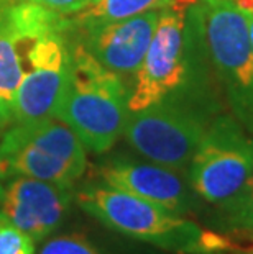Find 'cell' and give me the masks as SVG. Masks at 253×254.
I'll use <instances>...</instances> for the list:
<instances>
[{
	"label": "cell",
	"instance_id": "cell-1",
	"mask_svg": "<svg viewBox=\"0 0 253 254\" xmlns=\"http://www.w3.org/2000/svg\"><path fill=\"white\" fill-rule=\"evenodd\" d=\"M76 202L107 228L168 253L211 254L229 248L227 240L217 231L204 230L184 215L105 184L81 189Z\"/></svg>",
	"mask_w": 253,
	"mask_h": 254
},
{
	"label": "cell",
	"instance_id": "cell-2",
	"mask_svg": "<svg viewBox=\"0 0 253 254\" xmlns=\"http://www.w3.org/2000/svg\"><path fill=\"white\" fill-rule=\"evenodd\" d=\"M55 117L78 134L85 149L95 154L112 149L125 129V80L102 67L81 41L69 40V72Z\"/></svg>",
	"mask_w": 253,
	"mask_h": 254
},
{
	"label": "cell",
	"instance_id": "cell-3",
	"mask_svg": "<svg viewBox=\"0 0 253 254\" xmlns=\"http://www.w3.org/2000/svg\"><path fill=\"white\" fill-rule=\"evenodd\" d=\"M222 99L171 94L143 110L128 112L123 136L145 159L186 174Z\"/></svg>",
	"mask_w": 253,
	"mask_h": 254
},
{
	"label": "cell",
	"instance_id": "cell-4",
	"mask_svg": "<svg viewBox=\"0 0 253 254\" xmlns=\"http://www.w3.org/2000/svg\"><path fill=\"white\" fill-rule=\"evenodd\" d=\"M87 169V149L56 117L13 123L0 136V181L13 176L74 187Z\"/></svg>",
	"mask_w": 253,
	"mask_h": 254
},
{
	"label": "cell",
	"instance_id": "cell-5",
	"mask_svg": "<svg viewBox=\"0 0 253 254\" xmlns=\"http://www.w3.org/2000/svg\"><path fill=\"white\" fill-rule=\"evenodd\" d=\"M209 56L229 113L253 134V46L234 0H199Z\"/></svg>",
	"mask_w": 253,
	"mask_h": 254
},
{
	"label": "cell",
	"instance_id": "cell-6",
	"mask_svg": "<svg viewBox=\"0 0 253 254\" xmlns=\"http://www.w3.org/2000/svg\"><path fill=\"white\" fill-rule=\"evenodd\" d=\"M186 174L199 198L211 205L222 203L253 176V134L229 112L219 113L199 143Z\"/></svg>",
	"mask_w": 253,
	"mask_h": 254
},
{
	"label": "cell",
	"instance_id": "cell-7",
	"mask_svg": "<svg viewBox=\"0 0 253 254\" xmlns=\"http://www.w3.org/2000/svg\"><path fill=\"white\" fill-rule=\"evenodd\" d=\"M68 33L41 38L26 56V72L15 97L12 123L55 117L69 72Z\"/></svg>",
	"mask_w": 253,
	"mask_h": 254
},
{
	"label": "cell",
	"instance_id": "cell-8",
	"mask_svg": "<svg viewBox=\"0 0 253 254\" xmlns=\"http://www.w3.org/2000/svg\"><path fill=\"white\" fill-rule=\"evenodd\" d=\"M74 187L13 176L0 181V215L35 241L50 236L71 210Z\"/></svg>",
	"mask_w": 253,
	"mask_h": 254
},
{
	"label": "cell",
	"instance_id": "cell-9",
	"mask_svg": "<svg viewBox=\"0 0 253 254\" xmlns=\"http://www.w3.org/2000/svg\"><path fill=\"white\" fill-rule=\"evenodd\" d=\"M102 184L130 195L148 200L177 215H186L197 207V193L181 172L152 161L112 158L97 167Z\"/></svg>",
	"mask_w": 253,
	"mask_h": 254
},
{
	"label": "cell",
	"instance_id": "cell-10",
	"mask_svg": "<svg viewBox=\"0 0 253 254\" xmlns=\"http://www.w3.org/2000/svg\"><path fill=\"white\" fill-rule=\"evenodd\" d=\"M163 10L137 15L125 20L85 26L81 43L85 51L107 71L125 80L142 64Z\"/></svg>",
	"mask_w": 253,
	"mask_h": 254
},
{
	"label": "cell",
	"instance_id": "cell-11",
	"mask_svg": "<svg viewBox=\"0 0 253 254\" xmlns=\"http://www.w3.org/2000/svg\"><path fill=\"white\" fill-rule=\"evenodd\" d=\"M7 13L0 20V107L12 122L15 97L26 72V56L41 38L17 28Z\"/></svg>",
	"mask_w": 253,
	"mask_h": 254
},
{
	"label": "cell",
	"instance_id": "cell-12",
	"mask_svg": "<svg viewBox=\"0 0 253 254\" xmlns=\"http://www.w3.org/2000/svg\"><path fill=\"white\" fill-rule=\"evenodd\" d=\"M191 5H194L191 0H97L83 12L76 13L74 25L79 28H85V26L137 17L152 10H187Z\"/></svg>",
	"mask_w": 253,
	"mask_h": 254
},
{
	"label": "cell",
	"instance_id": "cell-13",
	"mask_svg": "<svg viewBox=\"0 0 253 254\" xmlns=\"http://www.w3.org/2000/svg\"><path fill=\"white\" fill-rule=\"evenodd\" d=\"M215 207L212 225L217 233L253 236V176L232 197Z\"/></svg>",
	"mask_w": 253,
	"mask_h": 254
},
{
	"label": "cell",
	"instance_id": "cell-14",
	"mask_svg": "<svg viewBox=\"0 0 253 254\" xmlns=\"http://www.w3.org/2000/svg\"><path fill=\"white\" fill-rule=\"evenodd\" d=\"M38 254H102V251L84 235L66 233L50 238Z\"/></svg>",
	"mask_w": 253,
	"mask_h": 254
},
{
	"label": "cell",
	"instance_id": "cell-15",
	"mask_svg": "<svg viewBox=\"0 0 253 254\" xmlns=\"http://www.w3.org/2000/svg\"><path fill=\"white\" fill-rule=\"evenodd\" d=\"M35 240L0 215V254H35Z\"/></svg>",
	"mask_w": 253,
	"mask_h": 254
},
{
	"label": "cell",
	"instance_id": "cell-16",
	"mask_svg": "<svg viewBox=\"0 0 253 254\" xmlns=\"http://www.w3.org/2000/svg\"><path fill=\"white\" fill-rule=\"evenodd\" d=\"M15 2H33L43 5L46 8L55 10L58 13L69 15V17L83 12V10H85L92 3L90 0H15Z\"/></svg>",
	"mask_w": 253,
	"mask_h": 254
},
{
	"label": "cell",
	"instance_id": "cell-17",
	"mask_svg": "<svg viewBox=\"0 0 253 254\" xmlns=\"http://www.w3.org/2000/svg\"><path fill=\"white\" fill-rule=\"evenodd\" d=\"M242 12H244L245 18H247V23H249L250 41H252V46H253V10H245V8H242Z\"/></svg>",
	"mask_w": 253,
	"mask_h": 254
},
{
	"label": "cell",
	"instance_id": "cell-18",
	"mask_svg": "<svg viewBox=\"0 0 253 254\" xmlns=\"http://www.w3.org/2000/svg\"><path fill=\"white\" fill-rule=\"evenodd\" d=\"M10 123H12V122H10V118L7 117V113H5L2 107H0V136L3 134V129L7 128Z\"/></svg>",
	"mask_w": 253,
	"mask_h": 254
},
{
	"label": "cell",
	"instance_id": "cell-19",
	"mask_svg": "<svg viewBox=\"0 0 253 254\" xmlns=\"http://www.w3.org/2000/svg\"><path fill=\"white\" fill-rule=\"evenodd\" d=\"M15 3V0H0V20L5 17V13L8 12V8Z\"/></svg>",
	"mask_w": 253,
	"mask_h": 254
},
{
	"label": "cell",
	"instance_id": "cell-20",
	"mask_svg": "<svg viewBox=\"0 0 253 254\" xmlns=\"http://www.w3.org/2000/svg\"><path fill=\"white\" fill-rule=\"evenodd\" d=\"M239 254H253V251H247V250H240Z\"/></svg>",
	"mask_w": 253,
	"mask_h": 254
},
{
	"label": "cell",
	"instance_id": "cell-21",
	"mask_svg": "<svg viewBox=\"0 0 253 254\" xmlns=\"http://www.w3.org/2000/svg\"><path fill=\"white\" fill-rule=\"evenodd\" d=\"M252 238H253V236H252ZM245 250H247V251H253V243H252V246H249V248H245Z\"/></svg>",
	"mask_w": 253,
	"mask_h": 254
},
{
	"label": "cell",
	"instance_id": "cell-22",
	"mask_svg": "<svg viewBox=\"0 0 253 254\" xmlns=\"http://www.w3.org/2000/svg\"><path fill=\"white\" fill-rule=\"evenodd\" d=\"M191 2H192V3H196V2H199V0H191Z\"/></svg>",
	"mask_w": 253,
	"mask_h": 254
},
{
	"label": "cell",
	"instance_id": "cell-23",
	"mask_svg": "<svg viewBox=\"0 0 253 254\" xmlns=\"http://www.w3.org/2000/svg\"><path fill=\"white\" fill-rule=\"evenodd\" d=\"M90 2H92V3H95V2H97V0H90Z\"/></svg>",
	"mask_w": 253,
	"mask_h": 254
}]
</instances>
